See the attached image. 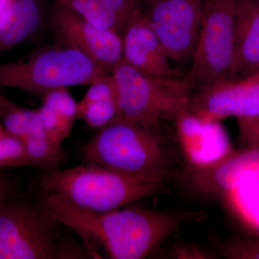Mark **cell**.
Masks as SVG:
<instances>
[{
	"mask_svg": "<svg viewBox=\"0 0 259 259\" xmlns=\"http://www.w3.org/2000/svg\"><path fill=\"white\" fill-rule=\"evenodd\" d=\"M39 197L95 259L146 258L172 231L192 220L190 211L130 205L95 212L73 207L52 194L39 193Z\"/></svg>",
	"mask_w": 259,
	"mask_h": 259,
	"instance_id": "6da1fadb",
	"label": "cell"
},
{
	"mask_svg": "<svg viewBox=\"0 0 259 259\" xmlns=\"http://www.w3.org/2000/svg\"><path fill=\"white\" fill-rule=\"evenodd\" d=\"M40 193L90 212H105L165 192L164 182L144 180L88 162L50 172L38 178Z\"/></svg>",
	"mask_w": 259,
	"mask_h": 259,
	"instance_id": "7a4b0ae2",
	"label": "cell"
},
{
	"mask_svg": "<svg viewBox=\"0 0 259 259\" xmlns=\"http://www.w3.org/2000/svg\"><path fill=\"white\" fill-rule=\"evenodd\" d=\"M82 162L144 180L165 182L169 175L159 132L122 121L98 129L82 146Z\"/></svg>",
	"mask_w": 259,
	"mask_h": 259,
	"instance_id": "3957f363",
	"label": "cell"
},
{
	"mask_svg": "<svg viewBox=\"0 0 259 259\" xmlns=\"http://www.w3.org/2000/svg\"><path fill=\"white\" fill-rule=\"evenodd\" d=\"M107 74L78 49L56 40L20 59L0 63V87L42 97L56 89L90 85Z\"/></svg>",
	"mask_w": 259,
	"mask_h": 259,
	"instance_id": "277c9868",
	"label": "cell"
},
{
	"mask_svg": "<svg viewBox=\"0 0 259 259\" xmlns=\"http://www.w3.org/2000/svg\"><path fill=\"white\" fill-rule=\"evenodd\" d=\"M111 76L117 101V115L112 122H130L158 132L162 121L175 120L188 106L191 90L184 78L148 76L122 60Z\"/></svg>",
	"mask_w": 259,
	"mask_h": 259,
	"instance_id": "5b68a950",
	"label": "cell"
},
{
	"mask_svg": "<svg viewBox=\"0 0 259 259\" xmlns=\"http://www.w3.org/2000/svg\"><path fill=\"white\" fill-rule=\"evenodd\" d=\"M66 229L39 196L17 192L0 204V259H54Z\"/></svg>",
	"mask_w": 259,
	"mask_h": 259,
	"instance_id": "8992f818",
	"label": "cell"
},
{
	"mask_svg": "<svg viewBox=\"0 0 259 259\" xmlns=\"http://www.w3.org/2000/svg\"><path fill=\"white\" fill-rule=\"evenodd\" d=\"M236 0H208L188 71L191 92L232 79Z\"/></svg>",
	"mask_w": 259,
	"mask_h": 259,
	"instance_id": "52a82bcc",
	"label": "cell"
},
{
	"mask_svg": "<svg viewBox=\"0 0 259 259\" xmlns=\"http://www.w3.org/2000/svg\"><path fill=\"white\" fill-rule=\"evenodd\" d=\"M207 2L141 0L143 14L178 69L190 64Z\"/></svg>",
	"mask_w": 259,
	"mask_h": 259,
	"instance_id": "ba28073f",
	"label": "cell"
},
{
	"mask_svg": "<svg viewBox=\"0 0 259 259\" xmlns=\"http://www.w3.org/2000/svg\"><path fill=\"white\" fill-rule=\"evenodd\" d=\"M187 110L206 120L259 116V78L225 79L191 92Z\"/></svg>",
	"mask_w": 259,
	"mask_h": 259,
	"instance_id": "9c48e42d",
	"label": "cell"
},
{
	"mask_svg": "<svg viewBox=\"0 0 259 259\" xmlns=\"http://www.w3.org/2000/svg\"><path fill=\"white\" fill-rule=\"evenodd\" d=\"M51 26L57 41L78 49L110 74L122 60V36L119 32L100 28L57 5Z\"/></svg>",
	"mask_w": 259,
	"mask_h": 259,
	"instance_id": "30bf717a",
	"label": "cell"
},
{
	"mask_svg": "<svg viewBox=\"0 0 259 259\" xmlns=\"http://www.w3.org/2000/svg\"><path fill=\"white\" fill-rule=\"evenodd\" d=\"M191 185L204 194H228L259 177V145L231 150L207 166L191 167Z\"/></svg>",
	"mask_w": 259,
	"mask_h": 259,
	"instance_id": "8fae6325",
	"label": "cell"
},
{
	"mask_svg": "<svg viewBox=\"0 0 259 259\" xmlns=\"http://www.w3.org/2000/svg\"><path fill=\"white\" fill-rule=\"evenodd\" d=\"M175 120L179 144L190 167L207 166L233 149L221 121L204 120L187 109Z\"/></svg>",
	"mask_w": 259,
	"mask_h": 259,
	"instance_id": "7c38bea8",
	"label": "cell"
},
{
	"mask_svg": "<svg viewBox=\"0 0 259 259\" xmlns=\"http://www.w3.org/2000/svg\"><path fill=\"white\" fill-rule=\"evenodd\" d=\"M122 61L148 76H185L172 64L142 12L127 25L122 34Z\"/></svg>",
	"mask_w": 259,
	"mask_h": 259,
	"instance_id": "4fadbf2b",
	"label": "cell"
},
{
	"mask_svg": "<svg viewBox=\"0 0 259 259\" xmlns=\"http://www.w3.org/2000/svg\"><path fill=\"white\" fill-rule=\"evenodd\" d=\"M259 71V0H236L232 79Z\"/></svg>",
	"mask_w": 259,
	"mask_h": 259,
	"instance_id": "5bb4252c",
	"label": "cell"
},
{
	"mask_svg": "<svg viewBox=\"0 0 259 259\" xmlns=\"http://www.w3.org/2000/svg\"><path fill=\"white\" fill-rule=\"evenodd\" d=\"M40 0H13L0 20V55L28 40L44 20Z\"/></svg>",
	"mask_w": 259,
	"mask_h": 259,
	"instance_id": "9a60e30c",
	"label": "cell"
},
{
	"mask_svg": "<svg viewBox=\"0 0 259 259\" xmlns=\"http://www.w3.org/2000/svg\"><path fill=\"white\" fill-rule=\"evenodd\" d=\"M0 118L6 128L20 141L45 134L36 110L25 108L2 95Z\"/></svg>",
	"mask_w": 259,
	"mask_h": 259,
	"instance_id": "2e32d148",
	"label": "cell"
},
{
	"mask_svg": "<svg viewBox=\"0 0 259 259\" xmlns=\"http://www.w3.org/2000/svg\"><path fill=\"white\" fill-rule=\"evenodd\" d=\"M30 166L42 172H50L60 168L69 159L70 153L62 146L54 144L45 134L21 141Z\"/></svg>",
	"mask_w": 259,
	"mask_h": 259,
	"instance_id": "e0dca14e",
	"label": "cell"
},
{
	"mask_svg": "<svg viewBox=\"0 0 259 259\" xmlns=\"http://www.w3.org/2000/svg\"><path fill=\"white\" fill-rule=\"evenodd\" d=\"M56 5L71 10L100 28L114 30L122 36V24L102 0H56Z\"/></svg>",
	"mask_w": 259,
	"mask_h": 259,
	"instance_id": "ac0fdd59",
	"label": "cell"
},
{
	"mask_svg": "<svg viewBox=\"0 0 259 259\" xmlns=\"http://www.w3.org/2000/svg\"><path fill=\"white\" fill-rule=\"evenodd\" d=\"M228 194L242 221L259 236V177L246 181Z\"/></svg>",
	"mask_w": 259,
	"mask_h": 259,
	"instance_id": "d6986e66",
	"label": "cell"
},
{
	"mask_svg": "<svg viewBox=\"0 0 259 259\" xmlns=\"http://www.w3.org/2000/svg\"><path fill=\"white\" fill-rule=\"evenodd\" d=\"M117 115V97L97 100L83 106L77 105L78 120H83L92 128L105 127L115 120Z\"/></svg>",
	"mask_w": 259,
	"mask_h": 259,
	"instance_id": "ffe728a7",
	"label": "cell"
},
{
	"mask_svg": "<svg viewBox=\"0 0 259 259\" xmlns=\"http://www.w3.org/2000/svg\"><path fill=\"white\" fill-rule=\"evenodd\" d=\"M20 166H30L25 148L0 118V170Z\"/></svg>",
	"mask_w": 259,
	"mask_h": 259,
	"instance_id": "44dd1931",
	"label": "cell"
},
{
	"mask_svg": "<svg viewBox=\"0 0 259 259\" xmlns=\"http://www.w3.org/2000/svg\"><path fill=\"white\" fill-rule=\"evenodd\" d=\"M36 110L46 136L54 144L62 146L71 134L74 122L64 118L44 104Z\"/></svg>",
	"mask_w": 259,
	"mask_h": 259,
	"instance_id": "7402d4cb",
	"label": "cell"
},
{
	"mask_svg": "<svg viewBox=\"0 0 259 259\" xmlns=\"http://www.w3.org/2000/svg\"><path fill=\"white\" fill-rule=\"evenodd\" d=\"M42 98V104L54 110L71 122L77 119V104L70 93L69 88H59L46 93Z\"/></svg>",
	"mask_w": 259,
	"mask_h": 259,
	"instance_id": "603a6c76",
	"label": "cell"
},
{
	"mask_svg": "<svg viewBox=\"0 0 259 259\" xmlns=\"http://www.w3.org/2000/svg\"><path fill=\"white\" fill-rule=\"evenodd\" d=\"M221 255L230 259H259V236L233 240L223 245Z\"/></svg>",
	"mask_w": 259,
	"mask_h": 259,
	"instance_id": "cb8c5ba5",
	"label": "cell"
},
{
	"mask_svg": "<svg viewBox=\"0 0 259 259\" xmlns=\"http://www.w3.org/2000/svg\"><path fill=\"white\" fill-rule=\"evenodd\" d=\"M67 228L56 244L54 259L92 258L82 243H79Z\"/></svg>",
	"mask_w": 259,
	"mask_h": 259,
	"instance_id": "d4e9b609",
	"label": "cell"
},
{
	"mask_svg": "<svg viewBox=\"0 0 259 259\" xmlns=\"http://www.w3.org/2000/svg\"><path fill=\"white\" fill-rule=\"evenodd\" d=\"M240 141L245 146L259 145V116L238 119Z\"/></svg>",
	"mask_w": 259,
	"mask_h": 259,
	"instance_id": "484cf974",
	"label": "cell"
},
{
	"mask_svg": "<svg viewBox=\"0 0 259 259\" xmlns=\"http://www.w3.org/2000/svg\"><path fill=\"white\" fill-rule=\"evenodd\" d=\"M172 257L179 259H207L214 258L207 250L192 245H182L174 250Z\"/></svg>",
	"mask_w": 259,
	"mask_h": 259,
	"instance_id": "4316f807",
	"label": "cell"
},
{
	"mask_svg": "<svg viewBox=\"0 0 259 259\" xmlns=\"http://www.w3.org/2000/svg\"><path fill=\"white\" fill-rule=\"evenodd\" d=\"M19 182L9 173L0 170V204L18 192Z\"/></svg>",
	"mask_w": 259,
	"mask_h": 259,
	"instance_id": "83f0119b",
	"label": "cell"
},
{
	"mask_svg": "<svg viewBox=\"0 0 259 259\" xmlns=\"http://www.w3.org/2000/svg\"><path fill=\"white\" fill-rule=\"evenodd\" d=\"M13 0H0V20L6 13Z\"/></svg>",
	"mask_w": 259,
	"mask_h": 259,
	"instance_id": "f1b7e54d",
	"label": "cell"
},
{
	"mask_svg": "<svg viewBox=\"0 0 259 259\" xmlns=\"http://www.w3.org/2000/svg\"><path fill=\"white\" fill-rule=\"evenodd\" d=\"M251 76H254L255 77L259 78V71H257L256 73H255L254 74L251 75Z\"/></svg>",
	"mask_w": 259,
	"mask_h": 259,
	"instance_id": "f546056e",
	"label": "cell"
},
{
	"mask_svg": "<svg viewBox=\"0 0 259 259\" xmlns=\"http://www.w3.org/2000/svg\"></svg>",
	"mask_w": 259,
	"mask_h": 259,
	"instance_id": "4dcf8cb0",
	"label": "cell"
}]
</instances>
